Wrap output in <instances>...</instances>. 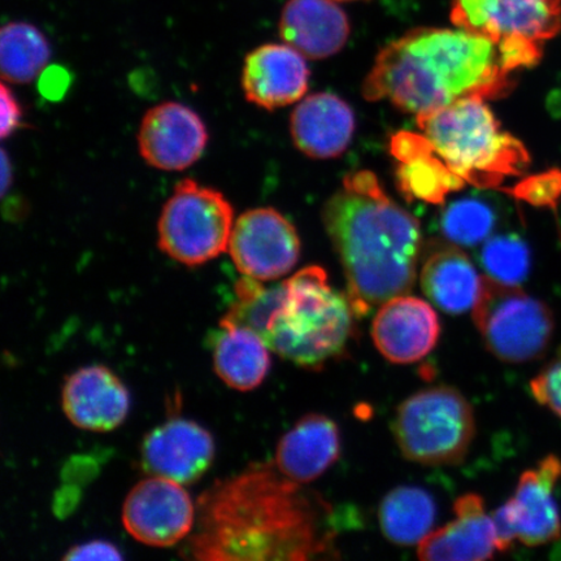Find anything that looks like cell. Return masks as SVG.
I'll use <instances>...</instances> for the list:
<instances>
[{"instance_id":"1","label":"cell","mask_w":561,"mask_h":561,"mask_svg":"<svg viewBox=\"0 0 561 561\" xmlns=\"http://www.w3.org/2000/svg\"><path fill=\"white\" fill-rule=\"evenodd\" d=\"M259 462L216 481L198 500L188 557L198 560H311L333 556L332 507Z\"/></svg>"},{"instance_id":"2","label":"cell","mask_w":561,"mask_h":561,"mask_svg":"<svg viewBox=\"0 0 561 561\" xmlns=\"http://www.w3.org/2000/svg\"><path fill=\"white\" fill-rule=\"evenodd\" d=\"M322 221L339 252L356 316L362 318L412 290L421 251L420 226L385 194L374 173L346 175L341 191L322 210Z\"/></svg>"},{"instance_id":"3","label":"cell","mask_w":561,"mask_h":561,"mask_svg":"<svg viewBox=\"0 0 561 561\" xmlns=\"http://www.w3.org/2000/svg\"><path fill=\"white\" fill-rule=\"evenodd\" d=\"M511 75L496 46L481 35L460 27H419L378 54L363 95L388 100L417 117L465 98L506 95L514 87Z\"/></svg>"},{"instance_id":"4","label":"cell","mask_w":561,"mask_h":561,"mask_svg":"<svg viewBox=\"0 0 561 561\" xmlns=\"http://www.w3.org/2000/svg\"><path fill=\"white\" fill-rule=\"evenodd\" d=\"M483 101L465 98L416 118L426 149L462 185L496 187L508 175L523 173L530 159Z\"/></svg>"},{"instance_id":"5","label":"cell","mask_w":561,"mask_h":561,"mask_svg":"<svg viewBox=\"0 0 561 561\" xmlns=\"http://www.w3.org/2000/svg\"><path fill=\"white\" fill-rule=\"evenodd\" d=\"M283 300L262 335L273 353L297 366L320 369L343 354L354 335L355 312L347 294L329 285L320 266L285 280Z\"/></svg>"},{"instance_id":"6","label":"cell","mask_w":561,"mask_h":561,"mask_svg":"<svg viewBox=\"0 0 561 561\" xmlns=\"http://www.w3.org/2000/svg\"><path fill=\"white\" fill-rule=\"evenodd\" d=\"M451 20L493 42L514 73L536 66L546 42L561 31V0H453Z\"/></svg>"},{"instance_id":"7","label":"cell","mask_w":561,"mask_h":561,"mask_svg":"<svg viewBox=\"0 0 561 561\" xmlns=\"http://www.w3.org/2000/svg\"><path fill=\"white\" fill-rule=\"evenodd\" d=\"M394 433L409 460L424 466L460 465L474 439L473 409L448 386L421 390L399 405Z\"/></svg>"},{"instance_id":"8","label":"cell","mask_w":561,"mask_h":561,"mask_svg":"<svg viewBox=\"0 0 561 561\" xmlns=\"http://www.w3.org/2000/svg\"><path fill=\"white\" fill-rule=\"evenodd\" d=\"M234 222V209L226 196L184 180L161 210L159 248L174 262L203 265L228 250Z\"/></svg>"},{"instance_id":"9","label":"cell","mask_w":561,"mask_h":561,"mask_svg":"<svg viewBox=\"0 0 561 561\" xmlns=\"http://www.w3.org/2000/svg\"><path fill=\"white\" fill-rule=\"evenodd\" d=\"M473 320L483 343L497 359L523 364L539 359L549 348L556 320L543 301L518 286L482 278Z\"/></svg>"},{"instance_id":"10","label":"cell","mask_w":561,"mask_h":561,"mask_svg":"<svg viewBox=\"0 0 561 561\" xmlns=\"http://www.w3.org/2000/svg\"><path fill=\"white\" fill-rule=\"evenodd\" d=\"M228 251L243 276L264 283L284 277L297 265L300 241L278 210L255 208L238 217Z\"/></svg>"},{"instance_id":"11","label":"cell","mask_w":561,"mask_h":561,"mask_svg":"<svg viewBox=\"0 0 561 561\" xmlns=\"http://www.w3.org/2000/svg\"><path fill=\"white\" fill-rule=\"evenodd\" d=\"M123 524L140 543L171 547L191 535L195 508L184 485L151 476L138 482L126 496Z\"/></svg>"},{"instance_id":"12","label":"cell","mask_w":561,"mask_h":561,"mask_svg":"<svg viewBox=\"0 0 561 561\" xmlns=\"http://www.w3.org/2000/svg\"><path fill=\"white\" fill-rule=\"evenodd\" d=\"M208 131L191 107L165 102L146 112L140 123V157L157 170L180 172L196 163L205 152Z\"/></svg>"},{"instance_id":"13","label":"cell","mask_w":561,"mask_h":561,"mask_svg":"<svg viewBox=\"0 0 561 561\" xmlns=\"http://www.w3.org/2000/svg\"><path fill=\"white\" fill-rule=\"evenodd\" d=\"M215 442L195 421L175 417L147 434L140 447V465L150 476L188 485L208 471Z\"/></svg>"},{"instance_id":"14","label":"cell","mask_w":561,"mask_h":561,"mask_svg":"<svg viewBox=\"0 0 561 561\" xmlns=\"http://www.w3.org/2000/svg\"><path fill=\"white\" fill-rule=\"evenodd\" d=\"M439 335L438 314L416 297L401 296L385 301L371 325L377 350L394 364L423 359L436 347Z\"/></svg>"},{"instance_id":"15","label":"cell","mask_w":561,"mask_h":561,"mask_svg":"<svg viewBox=\"0 0 561 561\" xmlns=\"http://www.w3.org/2000/svg\"><path fill=\"white\" fill-rule=\"evenodd\" d=\"M61 405L75 426L89 432H111L121 426L130 409L129 391L114 371L89 366L70 375L61 391Z\"/></svg>"},{"instance_id":"16","label":"cell","mask_w":561,"mask_h":561,"mask_svg":"<svg viewBox=\"0 0 561 561\" xmlns=\"http://www.w3.org/2000/svg\"><path fill=\"white\" fill-rule=\"evenodd\" d=\"M308 79L305 56L289 45H263L245 56L242 89L257 107L273 111L300 101Z\"/></svg>"},{"instance_id":"17","label":"cell","mask_w":561,"mask_h":561,"mask_svg":"<svg viewBox=\"0 0 561 561\" xmlns=\"http://www.w3.org/2000/svg\"><path fill=\"white\" fill-rule=\"evenodd\" d=\"M560 479L561 460L556 455L547 456L522 474L515 495L507 501L518 541L542 546L560 538L561 516L553 496Z\"/></svg>"},{"instance_id":"18","label":"cell","mask_w":561,"mask_h":561,"mask_svg":"<svg viewBox=\"0 0 561 561\" xmlns=\"http://www.w3.org/2000/svg\"><path fill=\"white\" fill-rule=\"evenodd\" d=\"M454 522L419 543V558L427 561H482L493 558L496 536L479 494H466L454 504Z\"/></svg>"},{"instance_id":"19","label":"cell","mask_w":561,"mask_h":561,"mask_svg":"<svg viewBox=\"0 0 561 561\" xmlns=\"http://www.w3.org/2000/svg\"><path fill=\"white\" fill-rule=\"evenodd\" d=\"M294 144L312 159L339 158L347 150L355 131V116L341 98L318 93L294 110L290 122Z\"/></svg>"},{"instance_id":"20","label":"cell","mask_w":561,"mask_h":561,"mask_svg":"<svg viewBox=\"0 0 561 561\" xmlns=\"http://www.w3.org/2000/svg\"><path fill=\"white\" fill-rule=\"evenodd\" d=\"M335 0H289L280 13L279 34L307 59H325L346 45L350 24Z\"/></svg>"},{"instance_id":"21","label":"cell","mask_w":561,"mask_h":561,"mask_svg":"<svg viewBox=\"0 0 561 561\" xmlns=\"http://www.w3.org/2000/svg\"><path fill=\"white\" fill-rule=\"evenodd\" d=\"M341 454V434L333 420L308 415L298 421L279 440L275 465L298 483L318 480Z\"/></svg>"},{"instance_id":"22","label":"cell","mask_w":561,"mask_h":561,"mask_svg":"<svg viewBox=\"0 0 561 561\" xmlns=\"http://www.w3.org/2000/svg\"><path fill=\"white\" fill-rule=\"evenodd\" d=\"M421 287L439 310L459 314L473 310L482 278L458 244L438 243L425 255Z\"/></svg>"},{"instance_id":"23","label":"cell","mask_w":561,"mask_h":561,"mask_svg":"<svg viewBox=\"0 0 561 561\" xmlns=\"http://www.w3.org/2000/svg\"><path fill=\"white\" fill-rule=\"evenodd\" d=\"M216 375L229 388L250 391L257 388L271 368L270 347L251 328L220 324L214 342Z\"/></svg>"},{"instance_id":"24","label":"cell","mask_w":561,"mask_h":561,"mask_svg":"<svg viewBox=\"0 0 561 561\" xmlns=\"http://www.w3.org/2000/svg\"><path fill=\"white\" fill-rule=\"evenodd\" d=\"M391 151L401 161L398 170L399 186L410 199L438 205L448 193L465 186L426 149L420 135L401 133L392 138Z\"/></svg>"},{"instance_id":"25","label":"cell","mask_w":561,"mask_h":561,"mask_svg":"<svg viewBox=\"0 0 561 561\" xmlns=\"http://www.w3.org/2000/svg\"><path fill=\"white\" fill-rule=\"evenodd\" d=\"M437 507L433 496L420 488H398L383 497L378 511L383 536L392 543L411 546L431 535Z\"/></svg>"},{"instance_id":"26","label":"cell","mask_w":561,"mask_h":561,"mask_svg":"<svg viewBox=\"0 0 561 561\" xmlns=\"http://www.w3.org/2000/svg\"><path fill=\"white\" fill-rule=\"evenodd\" d=\"M50 58V45L38 27L16 21L0 32V69L5 82H32L44 72Z\"/></svg>"},{"instance_id":"27","label":"cell","mask_w":561,"mask_h":561,"mask_svg":"<svg viewBox=\"0 0 561 561\" xmlns=\"http://www.w3.org/2000/svg\"><path fill=\"white\" fill-rule=\"evenodd\" d=\"M481 264L489 277L507 286H520L530 268L529 250L515 236L490 238L482 245Z\"/></svg>"},{"instance_id":"28","label":"cell","mask_w":561,"mask_h":561,"mask_svg":"<svg viewBox=\"0 0 561 561\" xmlns=\"http://www.w3.org/2000/svg\"><path fill=\"white\" fill-rule=\"evenodd\" d=\"M494 226L493 209L477 199L455 202L442 219V229L447 240L459 245H476L486 241Z\"/></svg>"},{"instance_id":"29","label":"cell","mask_w":561,"mask_h":561,"mask_svg":"<svg viewBox=\"0 0 561 561\" xmlns=\"http://www.w3.org/2000/svg\"><path fill=\"white\" fill-rule=\"evenodd\" d=\"M514 194L535 206H557L561 199V173L552 171L525 180Z\"/></svg>"},{"instance_id":"30","label":"cell","mask_w":561,"mask_h":561,"mask_svg":"<svg viewBox=\"0 0 561 561\" xmlns=\"http://www.w3.org/2000/svg\"><path fill=\"white\" fill-rule=\"evenodd\" d=\"M533 397L561 419V354L530 382Z\"/></svg>"},{"instance_id":"31","label":"cell","mask_w":561,"mask_h":561,"mask_svg":"<svg viewBox=\"0 0 561 561\" xmlns=\"http://www.w3.org/2000/svg\"><path fill=\"white\" fill-rule=\"evenodd\" d=\"M123 556L115 545L105 541H91L73 547L65 560H122Z\"/></svg>"},{"instance_id":"32","label":"cell","mask_w":561,"mask_h":561,"mask_svg":"<svg viewBox=\"0 0 561 561\" xmlns=\"http://www.w3.org/2000/svg\"><path fill=\"white\" fill-rule=\"evenodd\" d=\"M496 536V551L506 552L516 541L517 530L507 503L497 508L493 516Z\"/></svg>"},{"instance_id":"33","label":"cell","mask_w":561,"mask_h":561,"mask_svg":"<svg viewBox=\"0 0 561 561\" xmlns=\"http://www.w3.org/2000/svg\"><path fill=\"white\" fill-rule=\"evenodd\" d=\"M70 76L65 68L48 67L42 72L39 90L47 100L58 101L69 88Z\"/></svg>"},{"instance_id":"34","label":"cell","mask_w":561,"mask_h":561,"mask_svg":"<svg viewBox=\"0 0 561 561\" xmlns=\"http://www.w3.org/2000/svg\"><path fill=\"white\" fill-rule=\"evenodd\" d=\"M23 124V110L11 89L2 85V138L12 135Z\"/></svg>"},{"instance_id":"35","label":"cell","mask_w":561,"mask_h":561,"mask_svg":"<svg viewBox=\"0 0 561 561\" xmlns=\"http://www.w3.org/2000/svg\"><path fill=\"white\" fill-rule=\"evenodd\" d=\"M3 160H4L3 171L5 172L7 170H9V165H7V158H5V153H4ZM9 179H10V178H7V174H5V175H4V178H3V192H5V188H7V181H9Z\"/></svg>"},{"instance_id":"36","label":"cell","mask_w":561,"mask_h":561,"mask_svg":"<svg viewBox=\"0 0 561 561\" xmlns=\"http://www.w3.org/2000/svg\"><path fill=\"white\" fill-rule=\"evenodd\" d=\"M558 553H559V556H558V557H559V558H561V543H560V545H559V547H558Z\"/></svg>"},{"instance_id":"37","label":"cell","mask_w":561,"mask_h":561,"mask_svg":"<svg viewBox=\"0 0 561 561\" xmlns=\"http://www.w3.org/2000/svg\"><path fill=\"white\" fill-rule=\"evenodd\" d=\"M339 2H351V0H339Z\"/></svg>"}]
</instances>
